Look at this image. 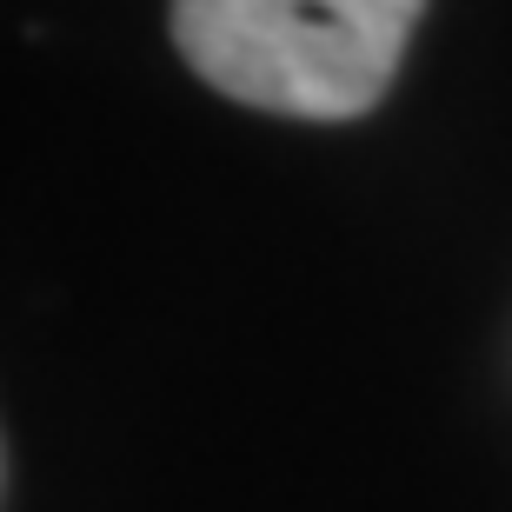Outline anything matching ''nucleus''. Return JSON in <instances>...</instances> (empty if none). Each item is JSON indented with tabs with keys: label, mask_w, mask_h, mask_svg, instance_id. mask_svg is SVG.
I'll list each match as a JSON object with an SVG mask.
<instances>
[{
	"label": "nucleus",
	"mask_w": 512,
	"mask_h": 512,
	"mask_svg": "<svg viewBox=\"0 0 512 512\" xmlns=\"http://www.w3.org/2000/svg\"><path fill=\"white\" fill-rule=\"evenodd\" d=\"M426 0H173L207 87L293 120H353L393 87Z\"/></svg>",
	"instance_id": "f257e3e1"
}]
</instances>
